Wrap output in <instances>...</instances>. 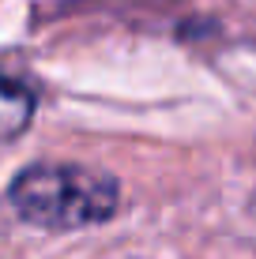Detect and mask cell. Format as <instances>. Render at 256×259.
<instances>
[{
  "label": "cell",
  "mask_w": 256,
  "mask_h": 259,
  "mask_svg": "<svg viewBox=\"0 0 256 259\" xmlns=\"http://www.w3.org/2000/svg\"><path fill=\"white\" fill-rule=\"evenodd\" d=\"M121 188L109 173L87 165H26L12 184V207L38 229H87L113 218Z\"/></svg>",
  "instance_id": "6da1fadb"
},
{
  "label": "cell",
  "mask_w": 256,
  "mask_h": 259,
  "mask_svg": "<svg viewBox=\"0 0 256 259\" xmlns=\"http://www.w3.org/2000/svg\"><path fill=\"white\" fill-rule=\"evenodd\" d=\"M34 117V94L15 79H0V143L26 132Z\"/></svg>",
  "instance_id": "7a4b0ae2"
}]
</instances>
